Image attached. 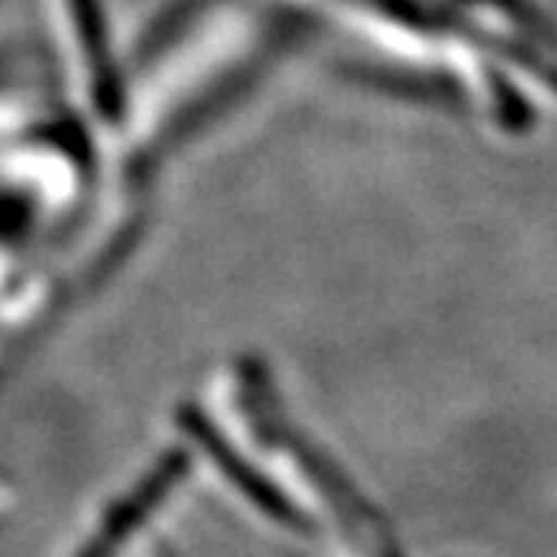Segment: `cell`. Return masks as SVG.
<instances>
[{"label":"cell","instance_id":"cell-1","mask_svg":"<svg viewBox=\"0 0 557 557\" xmlns=\"http://www.w3.org/2000/svg\"><path fill=\"white\" fill-rule=\"evenodd\" d=\"M67 111L61 85H51L45 71L21 54H0V145L51 125Z\"/></svg>","mask_w":557,"mask_h":557}]
</instances>
